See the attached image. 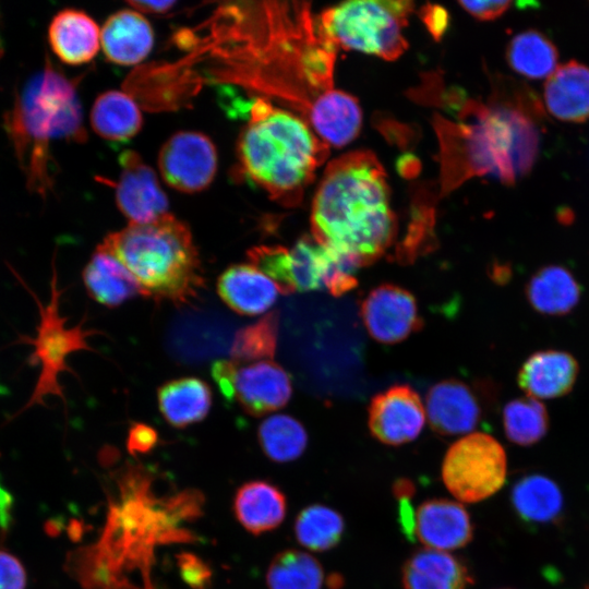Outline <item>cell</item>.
Instances as JSON below:
<instances>
[{"mask_svg": "<svg viewBox=\"0 0 589 589\" xmlns=\"http://www.w3.org/2000/svg\"><path fill=\"white\" fill-rule=\"evenodd\" d=\"M200 28L195 52L215 82L283 99L304 118L333 88L336 46L308 3H221Z\"/></svg>", "mask_w": 589, "mask_h": 589, "instance_id": "6da1fadb", "label": "cell"}, {"mask_svg": "<svg viewBox=\"0 0 589 589\" xmlns=\"http://www.w3.org/2000/svg\"><path fill=\"white\" fill-rule=\"evenodd\" d=\"M312 237L359 267L378 260L394 242L397 221L386 172L370 151L328 164L311 209Z\"/></svg>", "mask_w": 589, "mask_h": 589, "instance_id": "7a4b0ae2", "label": "cell"}, {"mask_svg": "<svg viewBox=\"0 0 589 589\" xmlns=\"http://www.w3.org/2000/svg\"><path fill=\"white\" fill-rule=\"evenodd\" d=\"M534 116L491 98L468 103L458 123L438 122L444 189L472 176L514 184L532 169L540 144Z\"/></svg>", "mask_w": 589, "mask_h": 589, "instance_id": "3957f363", "label": "cell"}, {"mask_svg": "<svg viewBox=\"0 0 589 589\" xmlns=\"http://www.w3.org/2000/svg\"><path fill=\"white\" fill-rule=\"evenodd\" d=\"M238 176L263 189L283 206H297L315 169L328 155V145L308 122L266 97L253 99L248 123L236 146Z\"/></svg>", "mask_w": 589, "mask_h": 589, "instance_id": "277c9868", "label": "cell"}, {"mask_svg": "<svg viewBox=\"0 0 589 589\" xmlns=\"http://www.w3.org/2000/svg\"><path fill=\"white\" fill-rule=\"evenodd\" d=\"M4 128L28 190L45 196L53 184L51 142L87 139L74 81L47 60L14 97L4 115Z\"/></svg>", "mask_w": 589, "mask_h": 589, "instance_id": "5b68a950", "label": "cell"}, {"mask_svg": "<svg viewBox=\"0 0 589 589\" xmlns=\"http://www.w3.org/2000/svg\"><path fill=\"white\" fill-rule=\"evenodd\" d=\"M136 278L143 297L177 306L193 304L205 288L204 269L189 226L168 213L129 224L100 243Z\"/></svg>", "mask_w": 589, "mask_h": 589, "instance_id": "8992f818", "label": "cell"}, {"mask_svg": "<svg viewBox=\"0 0 589 589\" xmlns=\"http://www.w3.org/2000/svg\"><path fill=\"white\" fill-rule=\"evenodd\" d=\"M410 1L356 0L325 10L320 22L336 47L395 60L407 49Z\"/></svg>", "mask_w": 589, "mask_h": 589, "instance_id": "52a82bcc", "label": "cell"}, {"mask_svg": "<svg viewBox=\"0 0 589 589\" xmlns=\"http://www.w3.org/2000/svg\"><path fill=\"white\" fill-rule=\"evenodd\" d=\"M50 288V300L46 304L35 298L39 310L36 335L23 340L34 348L29 356L31 365L39 366L35 387L23 410L35 405H45L46 398L50 396L60 397L64 401L59 376L62 372L74 373L68 358L77 351H95L88 345L87 338L103 334L98 329L85 328L84 323L72 327L67 325L68 318L60 313L62 290L58 286L56 268L52 271Z\"/></svg>", "mask_w": 589, "mask_h": 589, "instance_id": "ba28073f", "label": "cell"}, {"mask_svg": "<svg viewBox=\"0 0 589 589\" xmlns=\"http://www.w3.org/2000/svg\"><path fill=\"white\" fill-rule=\"evenodd\" d=\"M506 454L493 436L473 432L457 440L446 452L442 479L459 501L476 503L496 493L504 484Z\"/></svg>", "mask_w": 589, "mask_h": 589, "instance_id": "9c48e42d", "label": "cell"}, {"mask_svg": "<svg viewBox=\"0 0 589 589\" xmlns=\"http://www.w3.org/2000/svg\"><path fill=\"white\" fill-rule=\"evenodd\" d=\"M217 151L212 140L196 131H179L161 146L158 169L164 181L183 193H196L213 182Z\"/></svg>", "mask_w": 589, "mask_h": 589, "instance_id": "30bf717a", "label": "cell"}, {"mask_svg": "<svg viewBox=\"0 0 589 589\" xmlns=\"http://www.w3.org/2000/svg\"><path fill=\"white\" fill-rule=\"evenodd\" d=\"M360 315L370 336L382 344H397L422 326L416 298L407 289L382 284L369 291Z\"/></svg>", "mask_w": 589, "mask_h": 589, "instance_id": "8fae6325", "label": "cell"}, {"mask_svg": "<svg viewBox=\"0 0 589 589\" xmlns=\"http://www.w3.org/2000/svg\"><path fill=\"white\" fill-rule=\"evenodd\" d=\"M373 437L385 445L398 446L421 433L425 410L419 394L409 385H394L376 394L368 410Z\"/></svg>", "mask_w": 589, "mask_h": 589, "instance_id": "7c38bea8", "label": "cell"}, {"mask_svg": "<svg viewBox=\"0 0 589 589\" xmlns=\"http://www.w3.org/2000/svg\"><path fill=\"white\" fill-rule=\"evenodd\" d=\"M121 167L115 184L116 203L129 224H145L168 214L169 202L156 172L132 149L119 156Z\"/></svg>", "mask_w": 589, "mask_h": 589, "instance_id": "4fadbf2b", "label": "cell"}, {"mask_svg": "<svg viewBox=\"0 0 589 589\" xmlns=\"http://www.w3.org/2000/svg\"><path fill=\"white\" fill-rule=\"evenodd\" d=\"M292 395V383L285 369L273 360L237 365L232 400L252 417H262L285 407Z\"/></svg>", "mask_w": 589, "mask_h": 589, "instance_id": "5bb4252c", "label": "cell"}, {"mask_svg": "<svg viewBox=\"0 0 589 589\" xmlns=\"http://www.w3.org/2000/svg\"><path fill=\"white\" fill-rule=\"evenodd\" d=\"M425 414L431 429L443 436L469 433L482 417L476 390L462 381L448 378L430 387Z\"/></svg>", "mask_w": 589, "mask_h": 589, "instance_id": "9a60e30c", "label": "cell"}, {"mask_svg": "<svg viewBox=\"0 0 589 589\" xmlns=\"http://www.w3.org/2000/svg\"><path fill=\"white\" fill-rule=\"evenodd\" d=\"M473 527L466 508L458 502L431 498L414 510L413 538L426 549L452 551L467 545Z\"/></svg>", "mask_w": 589, "mask_h": 589, "instance_id": "2e32d148", "label": "cell"}, {"mask_svg": "<svg viewBox=\"0 0 589 589\" xmlns=\"http://www.w3.org/2000/svg\"><path fill=\"white\" fill-rule=\"evenodd\" d=\"M576 359L555 349L540 350L529 356L518 372V385L528 397L552 399L568 394L578 375Z\"/></svg>", "mask_w": 589, "mask_h": 589, "instance_id": "e0dca14e", "label": "cell"}, {"mask_svg": "<svg viewBox=\"0 0 589 589\" xmlns=\"http://www.w3.org/2000/svg\"><path fill=\"white\" fill-rule=\"evenodd\" d=\"M223 302L240 315H260L268 311L279 293L277 286L252 264H233L217 279Z\"/></svg>", "mask_w": 589, "mask_h": 589, "instance_id": "ac0fdd59", "label": "cell"}, {"mask_svg": "<svg viewBox=\"0 0 589 589\" xmlns=\"http://www.w3.org/2000/svg\"><path fill=\"white\" fill-rule=\"evenodd\" d=\"M100 46L109 61L120 65H134L151 52L154 32L140 12L123 9L111 14L104 23Z\"/></svg>", "mask_w": 589, "mask_h": 589, "instance_id": "d6986e66", "label": "cell"}, {"mask_svg": "<svg viewBox=\"0 0 589 589\" xmlns=\"http://www.w3.org/2000/svg\"><path fill=\"white\" fill-rule=\"evenodd\" d=\"M306 120L323 142L342 147L359 134L362 111L352 95L332 88L313 100Z\"/></svg>", "mask_w": 589, "mask_h": 589, "instance_id": "ffe728a7", "label": "cell"}, {"mask_svg": "<svg viewBox=\"0 0 589 589\" xmlns=\"http://www.w3.org/2000/svg\"><path fill=\"white\" fill-rule=\"evenodd\" d=\"M48 41L62 62L80 65L92 61L100 47V29L88 14L76 9H63L51 20Z\"/></svg>", "mask_w": 589, "mask_h": 589, "instance_id": "44dd1931", "label": "cell"}, {"mask_svg": "<svg viewBox=\"0 0 589 589\" xmlns=\"http://www.w3.org/2000/svg\"><path fill=\"white\" fill-rule=\"evenodd\" d=\"M544 105L565 122L589 120V67L576 60L558 65L544 85Z\"/></svg>", "mask_w": 589, "mask_h": 589, "instance_id": "7402d4cb", "label": "cell"}, {"mask_svg": "<svg viewBox=\"0 0 589 589\" xmlns=\"http://www.w3.org/2000/svg\"><path fill=\"white\" fill-rule=\"evenodd\" d=\"M401 584L405 589H467L472 579L468 567L457 556L421 549L405 561Z\"/></svg>", "mask_w": 589, "mask_h": 589, "instance_id": "603a6c76", "label": "cell"}, {"mask_svg": "<svg viewBox=\"0 0 589 589\" xmlns=\"http://www.w3.org/2000/svg\"><path fill=\"white\" fill-rule=\"evenodd\" d=\"M88 296L96 302L116 308L142 296V288L132 273L101 244L92 254L83 273Z\"/></svg>", "mask_w": 589, "mask_h": 589, "instance_id": "cb8c5ba5", "label": "cell"}, {"mask_svg": "<svg viewBox=\"0 0 589 589\" xmlns=\"http://www.w3.org/2000/svg\"><path fill=\"white\" fill-rule=\"evenodd\" d=\"M233 513L245 530L261 534L276 529L284 521L287 498L278 486L268 481H249L235 494Z\"/></svg>", "mask_w": 589, "mask_h": 589, "instance_id": "d4e9b609", "label": "cell"}, {"mask_svg": "<svg viewBox=\"0 0 589 589\" xmlns=\"http://www.w3.org/2000/svg\"><path fill=\"white\" fill-rule=\"evenodd\" d=\"M212 402V388L196 376L170 380L157 389V404L161 416L168 424L178 429L204 420Z\"/></svg>", "mask_w": 589, "mask_h": 589, "instance_id": "484cf974", "label": "cell"}, {"mask_svg": "<svg viewBox=\"0 0 589 589\" xmlns=\"http://www.w3.org/2000/svg\"><path fill=\"white\" fill-rule=\"evenodd\" d=\"M580 285L570 271L561 265L539 268L526 285L529 304L541 314L565 315L580 300Z\"/></svg>", "mask_w": 589, "mask_h": 589, "instance_id": "4316f807", "label": "cell"}, {"mask_svg": "<svg viewBox=\"0 0 589 589\" xmlns=\"http://www.w3.org/2000/svg\"><path fill=\"white\" fill-rule=\"evenodd\" d=\"M89 118L94 132L110 142L132 139L143 124L136 101L129 94L116 89L104 92L95 99Z\"/></svg>", "mask_w": 589, "mask_h": 589, "instance_id": "83f0119b", "label": "cell"}, {"mask_svg": "<svg viewBox=\"0 0 589 589\" xmlns=\"http://www.w3.org/2000/svg\"><path fill=\"white\" fill-rule=\"evenodd\" d=\"M506 60L519 75L539 80L549 77L557 68L555 45L541 32L526 29L516 34L506 48Z\"/></svg>", "mask_w": 589, "mask_h": 589, "instance_id": "f1b7e54d", "label": "cell"}, {"mask_svg": "<svg viewBox=\"0 0 589 589\" xmlns=\"http://www.w3.org/2000/svg\"><path fill=\"white\" fill-rule=\"evenodd\" d=\"M512 504L522 520L529 524H548L561 514L563 495L551 479L530 474L514 485Z\"/></svg>", "mask_w": 589, "mask_h": 589, "instance_id": "f546056e", "label": "cell"}, {"mask_svg": "<svg viewBox=\"0 0 589 589\" xmlns=\"http://www.w3.org/2000/svg\"><path fill=\"white\" fill-rule=\"evenodd\" d=\"M324 570L311 554L288 549L275 555L266 573L268 589H322Z\"/></svg>", "mask_w": 589, "mask_h": 589, "instance_id": "4dcf8cb0", "label": "cell"}, {"mask_svg": "<svg viewBox=\"0 0 589 589\" xmlns=\"http://www.w3.org/2000/svg\"><path fill=\"white\" fill-rule=\"evenodd\" d=\"M345 520L340 513L322 504L304 507L297 516L293 532L297 541L308 550L325 552L341 541Z\"/></svg>", "mask_w": 589, "mask_h": 589, "instance_id": "1f68e13d", "label": "cell"}, {"mask_svg": "<svg viewBox=\"0 0 589 589\" xmlns=\"http://www.w3.org/2000/svg\"><path fill=\"white\" fill-rule=\"evenodd\" d=\"M257 441L263 453L275 462H289L299 458L306 448L308 433L291 416L274 414L261 422Z\"/></svg>", "mask_w": 589, "mask_h": 589, "instance_id": "d6a6232c", "label": "cell"}, {"mask_svg": "<svg viewBox=\"0 0 589 589\" xmlns=\"http://www.w3.org/2000/svg\"><path fill=\"white\" fill-rule=\"evenodd\" d=\"M279 314L272 311L255 323L237 330L230 348L231 361L238 365L272 360L276 353Z\"/></svg>", "mask_w": 589, "mask_h": 589, "instance_id": "836d02e7", "label": "cell"}, {"mask_svg": "<svg viewBox=\"0 0 589 589\" xmlns=\"http://www.w3.org/2000/svg\"><path fill=\"white\" fill-rule=\"evenodd\" d=\"M502 418L507 438L521 446L536 444L549 429V416L544 405L528 396L507 402Z\"/></svg>", "mask_w": 589, "mask_h": 589, "instance_id": "e575fe53", "label": "cell"}, {"mask_svg": "<svg viewBox=\"0 0 589 589\" xmlns=\"http://www.w3.org/2000/svg\"><path fill=\"white\" fill-rule=\"evenodd\" d=\"M290 255L297 291L324 289V278L333 262L334 251L317 242L312 235H304L294 243Z\"/></svg>", "mask_w": 589, "mask_h": 589, "instance_id": "d590c367", "label": "cell"}, {"mask_svg": "<svg viewBox=\"0 0 589 589\" xmlns=\"http://www.w3.org/2000/svg\"><path fill=\"white\" fill-rule=\"evenodd\" d=\"M250 264L265 274L281 294L297 291L290 250L281 245H257L248 250Z\"/></svg>", "mask_w": 589, "mask_h": 589, "instance_id": "8d00e7d4", "label": "cell"}, {"mask_svg": "<svg viewBox=\"0 0 589 589\" xmlns=\"http://www.w3.org/2000/svg\"><path fill=\"white\" fill-rule=\"evenodd\" d=\"M26 572L13 554L0 550V589H25Z\"/></svg>", "mask_w": 589, "mask_h": 589, "instance_id": "74e56055", "label": "cell"}, {"mask_svg": "<svg viewBox=\"0 0 589 589\" xmlns=\"http://www.w3.org/2000/svg\"><path fill=\"white\" fill-rule=\"evenodd\" d=\"M159 437L154 426L143 422H132L128 431L127 448L130 454H146L158 443Z\"/></svg>", "mask_w": 589, "mask_h": 589, "instance_id": "f35d334b", "label": "cell"}, {"mask_svg": "<svg viewBox=\"0 0 589 589\" xmlns=\"http://www.w3.org/2000/svg\"><path fill=\"white\" fill-rule=\"evenodd\" d=\"M180 573L188 585L195 589H204L211 579V570L205 563L190 553H183L178 560Z\"/></svg>", "mask_w": 589, "mask_h": 589, "instance_id": "ab89813d", "label": "cell"}, {"mask_svg": "<svg viewBox=\"0 0 589 589\" xmlns=\"http://www.w3.org/2000/svg\"><path fill=\"white\" fill-rule=\"evenodd\" d=\"M459 4L474 19L493 21L503 15L512 5L510 1H460Z\"/></svg>", "mask_w": 589, "mask_h": 589, "instance_id": "60d3db41", "label": "cell"}, {"mask_svg": "<svg viewBox=\"0 0 589 589\" xmlns=\"http://www.w3.org/2000/svg\"><path fill=\"white\" fill-rule=\"evenodd\" d=\"M237 365L231 360H217L211 369L212 376L227 401H232V384Z\"/></svg>", "mask_w": 589, "mask_h": 589, "instance_id": "b9f144b4", "label": "cell"}, {"mask_svg": "<svg viewBox=\"0 0 589 589\" xmlns=\"http://www.w3.org/2000/svg\"><path fill=\"white\" fill-rule=\"evenodd\" d=\"M421 17L435 39H440L448 25L447 12L438 7L428 4L421 10Z\"/></svg>", "mask_w": 589, "mask_h": 589, "instance_id": "7bdbcfd3", "label": "cell"}, {"mask_svg": "<svg viewBox=\"0 0 589 589\" xmlns=\"http://www.w3.org/2000/svg\"><path fill=\"white\" fill-rule=\"evenodd\" d=\"M176 1H146V0H134L128 1V4L132 7L133 10L137 12L145 13H165L172 9L176 4Z\"/></svg>", "mask_w": 589, "mask_h": 589, "instance_id": "ee69618b", "label": "cell"}, {"mask_svg": "<svg viewBox=\"0 0 589 589\" xmlns=\"http://www.w3.org/2000/svg\"><path fill=\"white\" fill-rule=\"evenodd\" d=\"M393 493L396 498H411L414 494V484L408 479H398L393 485Z\"/></svg>", "mask_w": 589, "mask_h": 589, "instance_id": "f6af8a7d", "label": "cell"}, {"mask_svg": "<svg viewBox=\"0 0 589 589\" xmlns=\"http://www.w3.org/2000/svg\"><path fill=\"white\" fill-rule=\"evenodd\" d=\"M2 52H3V37H2L1 15H0V57Z\"/></svg>", "mask_w": 589, "mask_h": 589, "instance_id": "bcb514c9", "label": "cell"}]
</instances>
